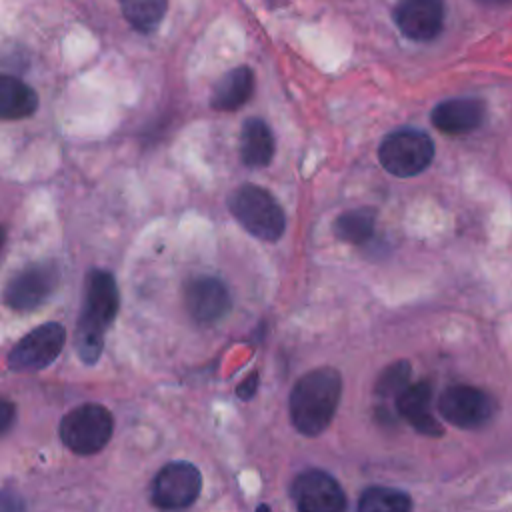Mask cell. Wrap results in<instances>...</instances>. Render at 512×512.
Here are the masks:
<instances>
[{"instance_id": "1", "label": "cell", "mask_w": 512, "mask_h": 512, "mask_svg": "<svg viewBox=\"0 0 512 512\" xmlns=\"http://www.w3.org/2000/svg\"><path fill=\"white\" fill-rule=\"evenodd\" d=\"M120 308V294L116 280L106 270H90L84 282V300L76 324L74 346L84 364H96L102 348L104 334L114 322Z\"/></svg>"}, {"instance_id": "2", "label": "cell", "mask_w": 512, "mask_h": 512, "mask_svg": "<svg viewBox=\"0 0 512 512\" xmlns=\"http://www.w3.org/2000/svg\"><path fill=\"white\" fill-rule=\"evenodd\" d=\"M342 376L336 368L320 366L306 372L292 388L288 410L294 428L304 436L322 434L338 408Z\"/></svg>"}, {"instance_id": "3", "label": "cell", "mask_w": 512, "mask_h": 512, "mask_svg": "<svg viewBox=\"0 0 512 512\" xmlns=\"http://www.w3.org/2000/svg\"><path fill=\"white\" fill-rule=\"evenodd\" d=\"M228 208L248 234L264 242H276L286 230L282 206L262 186L240 184L228 196Z\"/></svg>"}, {"instance_id": "4", "label": "cell", "mask_w": 512, "mask_h": 512, "mask_svg": "<svg viewBox=\"0 0 512 512\" xmlns=\"http://www.w3.org/2000/svg\"><path fill=\"white\" fill-rule=\"evenodd\" d=\"M114 418L102 404L86 402L70 412H66L60 420L58 434L62 444L80 456H90L100 452L112 438Z\"/></svg>"}, {"instance_id": "5", "label": "cell", "mask_w": 512, "mask_h": 512, "mask_svg": "<svg viewBox=\"0 0 512 512\" xmlns=\"http://www.w3.org/2000/svg\"><path fill=\"white\" fill-rule=\"evenodd\" d=\"M434 158L432 138L416 128H400L386 134L378 146V160L386 172L410 178L424 172Z\"/></svg>"}, {"instance_id": "6", "label": "cell", "mask_w": 512, "mask_h": 512, "mask_svg": "<svg viewBox=\"0 0 512 512\" xmlns=\"http://www.w3.org/2000/svg\"><path fill=\"white\" fill-rule=\"evenodd\" d=\"M202 490L200 470L184 460L164 464L154 476L150 498L156 508L176 512L192 506Z\"/></svg>"}, {"instance_id": "7", "label": "cell", "mask_w": 512, "mask_h": 512, "mask_svg": "<svg viewBox=\"0 0 512 512\" xmlns=\"http://www.w3.org/2000/svg\"><path fill=\"white\" fill-rule=\"evenodd\" d=\"M66 330L58 322H46L22 336L8 352L6 366L12 372H38L50 366L62 352Z\"/></svg>"}, {"instance_id": "8", "label": "cell", "mask_w": 512, "mask_h": 512, "mask_svg": "<svg viewBox=\"0 0 512 512\" xmlns=\"http://www.w3.org/2000/svg\"><path fill=\"white\" fill-rule=\"evenodd\" d=\"M496 410L498 404L488 392L468 384L448 386L438 398L440 416L452 426L464 430H476L486 426Z\"/></svg>"}, {"instance_id": "9", "label": "cell", "mask_w": 512, "mask_h": 512, "mask_svg": "<svg viewBox=\"0 0 512 512\" xmlns=\"http://www.w3.org/2000/svg\"><path fill=\"white\" fill-rule=\"evenodd\" d=\"M58 268L48 262L28 264L18 270L4 288V302L16 312L38 308L54 292L58 284Z\"/></svg>"}, {"instance_id": "10", "label": "cell", "mask_w": 512, "mask_h": 512, "mask_svg": "<svg viewBox=\"0 0 512 512\" xmlns=\"http://www.w3.org/2000/svg\"><path fill=\"white\" fill-rule=\"evenodd\" d=\"M298 512H346V494L328 472L312 468L300 472L290 484Z\"/></svg>"}, {"instance_id": "11", "label": "cell", "mask_w": 512, "mask_h": 512, "mask_svg": "<svg viewBox=\"0 0 512 512\" xmlns=\"http://www.w3.org/2000/svg\"><path fill=\"white\" fill-rule=\"evenodd\" d=\"M394 22L410 40H434L444 26V0H400L394 8Z\"/></svg>"}, {"instance_id": "12", "label": "cell", "mask_w": 512, "mask_h": 512, "mask_svg": "<svg viewBox=\"0 0 512 512\" xmlns=\"http://www.w3.org/2000/svg\"><path fill=\"white\" fill-rule=\"evenodd\" d=\"M184 304L188 314L198 324H212L220 320L232 304L226 284L212 276H196L184 288Z\"/></svg>"}, {"instance_id": "13", "label": "cell", "mask_w": 512, "mask_h": 512, "mask_svg": "<svg viewBox=\"0 0 512 512\" xmlns=\"http://www.w3.org/2000/svg\"><path fill=\"white\" fill-rule=\"evenodd\" d=\"M430 400H432L430 382L422 380L416 384H408L396 396V410L416 432L430 438H438L444 434V428L430 412Z\"/></svg>"}, {"instance_id": "14", "label": "cell", "mask_w": 512, "mask_h": 512, "mask_svg": "<svg viewBox=\"0 0 512 512\" xmlns=\"http://www.w3.org/2000/svg\"><path fill=\"white\" fill-rule=\"evenodd\" d=\"M486 104L478 98H450L434 106L430 120L444 134H468L484 122Z\"/></svg>"}, {"instance_id": "15", "label": "cell", "mask_w": 512, "mask_h": 512, "mask_svg": "<svg viewBox=\"0 0 512 512\" xmlns=\"http://www.w3.org/2000/svg\"><path fill=\"white\" fill-rule=\"evenodd\" d=\"M254 94V72L250 66H236L222 74L212 86L210 106L214 110L232 112L244 106Z\"/></svg>"}, {"instance_id": "16", "label": "cell", "mask_w": 512, "mask_h": 512, "mask_svg": "<svg viewBox=\"0 0 512 512\" xmlns=\"http://www.w3.org/2000/svg\"><path fill=\"white\" fill-rule=\"evenodd\" d=\"M276 142L270 126L262 118H248L240 132V158L250 168H264L272 162Z\"/></svg>"}, {"instance_id": "17", "label": "cell", "mask_w": 512, "mask_h": 512, "mask_svg": "<svg viewBox=\"0 0 512 512\" xmlns=\"http://www.w3.org/2000/svg\"><path fill=\"white\" fill-rule=\"evenodd\" d=\"M38 108V94L16 76L0 78V116L4 120L28 118Z\"/></svg>"}, {"instance_id": "18", "label": "cell", "mask_w": 512, "mask_h": 512, "mask_svg": "<svg viewBox=\"0 0 512 512\" xmlns=\"http://www.w3.org/2000/svg\"><path fill=\"white\" fill-rule=\"evenodd\" d=\"M374 226H376V210L370 206H360V208L346 210L336 218L334 234L342 242L362 246L372 238Z\"/></svg>"}, {"instance_id": "19", "label": "cell", "mask_w": 512, "mask_h": 512, "mask_svg": "<svg viewBox=\"0 0 512 512\" xmlns=\"http://www.w3.org/2000/svg\"><path fill=\"white\" fill-rule=\"evenodd\" d=\"M410 494L390 486H370L362 492L356 512H412Z\"/></svg>"}, {"instance_id": "20", "label": "cell", "mask_w": 512, "mask_h": 512, "mask_svg": "<svg viewBox=\"0 0 512 512\" xmlns=\"http://www.w3.org/2000/svg\"><path fill=\"white\" fill-rule=\"evenodd\" d=\"M128 24L138 32H152L158 28L168 10V0H118Z\"/></svg>"}, {"instance_id": "21", "label": "cell", "mask_w": 512, "mask_h": 512, "mask_svg": "<svg viewBox=\"0 0 512 512\" xmlns=\"http://www.w3.org/2000/svg\"><path fill=\"white\" fill-rule=\"evenodd\" d=\"M410 374H412L410 362L408 360H396L380 372V376L374 384V392L378 396H398L408 386Z\"/></svg>"}, {"instance_id": "22", "label": "cell", "mask_w": 512, "mask_h": 512, "mask_svg": "<svg viewBox=\"0 0 512 512\" xmlns=\"http://www.w3.org/2000/svg\"><path fill=\"white\" fill-rule=\"evenodd\" d=\"M258 382H260V378H258V374H256V372L248 374V376H246V378L236 386V396H238L240 400H252V398L256 396Z\"/></svg>"}, {"instance_id": "23", "label": "cell", "mask_w": 512, "mask_h": 512, "mask_svg": "<svg viewBox=\"0 0 512 512\" xmlns=\"http://www.w3.org/2000/svg\"><path fill=\"white\" fill-rule=\"evenodd\" d=\"M14 418H16V406L8 400H2V404H0V432L2 434L8 432Z\"/></svg>"}, {"instance_id": "24", "label": "cell", "mask_w": 512, "mask_h": 512, "mask_svg": "<svg viewBox=\"0 0 512 512\" xmlns=\"http://www.w3.org/2000/svg\"><path fill=\"white\" fill-rule=\"evenodd\" d=\"M2 512H24L22 498L8 488L2 492Z\"/></svg>"}, {"instance_id": "25", "label": "cell", "mask_w": 512, "mask_h": 512, "mask_svg": "<svg viewBox=\"0 0 512 512\" xmlns=\"http://www.w3.org/2000/svg\"><path fill=\"white\" fill-rule=\"evenodd\" d=\"M480 4L492 6V8H504V6H512V0H478Z\"/></svg>"}, {"instance_id": "26", "label": "cell", "mask_w": 512, "mask_h": 512, "mask_svg": "<svg viewBox=\"0 0 512 512\" xmlns=\"http://www.w3.org/2000/svg\"><path fill=\"white\" fill-rule=\"evenodd\" d=\"M254 512H270V508H268V504H260Z\"/></svg>"}]
</instances>
